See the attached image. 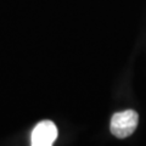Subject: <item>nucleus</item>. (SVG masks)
<instances>
[{"instance_id":"obj_1","label":"nucleus","mask_w":146,"mask_h":146,"mask_svg":"<svg viewBox=\"0 0 146 146\" xmlns=\"http://www.w3.org/2000/svg\"><path fill=\"white\" fill-rule=\"evenodd\" d=\"M139 116L134 110L117 112L112 116L111 119V133L118 139L128 138L135 131L138 127Z\"/></svg>"},{"instance_id":"obj_2","label":"nucleus","mask_w":146,"mask_h":146,"mask_svg":"<svg viewBox=\"0 0 146 146\" xmlns=\"http://www.w3.org/2000/svg\"><path fill=\"white\" fill-rule=\"evenodd\" d=\"M57 135V128L54 122L42 121L32 131L31 146H52Z\"/></svg>"}]
</instances>
